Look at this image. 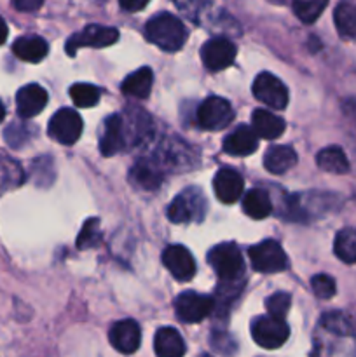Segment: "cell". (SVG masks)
I'll return each instance as SVG.
<instances>
[{"label":"cell","mask_w":356,"mask_h":357,"mask_svg":"<svg viewBox=\"0 0 356 357\" xmlns=\"http://www.w3.org/2000/svg\"><path fill=\"white\" fill-rule=\"evenodd\" d=\"M145 37L147 40L152 42L163 51L175 52L184 47L185 40H187V30L177 16L163 13L157 14L147 23Z\"/></svg>","instance_id":"1"},{"label":"cell","mask_w":356,"mask_h":357,"mask_svg":"<svg viewBox=\"0 0 356 357\" xmlns=\"http://www.w3.org/2000/svg\"><path fill=\"white\" fill-rule=\"evenodd\" d=\"M208 261L220 281L236 282L244 272V260L234 243H222L208 253Z\"/></svg>","instance_id":"2"},{"label":"cell","mask_w":356,"mask_h":357,"mask_svg":"<svg viewBox=\"0 0 356 357\" xmlns=\"http://www.w3.org/2000/svg\"><path fill=\"white\" fill-rule=\"evenodd\" d=\"M206 211V201L201 190L198 188H187L180 195L171 201L168 206V218L173 223H188L201 222Z\"/></svg>","instance_id":"3"},{"label":"cell","mask_w":356,"mask_h":357,"mask_svg":"<svg viewBox=\"0 0 356 357\" xmlns=\"http://www.w3.org/2000/svg\"><path fill=\"white\" fill-rule=\"evenodd\" d=\"M248 255H250L251 267L262 274H276L288 267V258H286L281 244L272 239L262 241V243L251 246Z\"/></svg>","instance_id":"4"},{"label":"cell","mask_w":356,"mask_h":357,"mask_svg":"<svg viewBox=\"0 0 356 357\" xmlns=\"http://www.w3.org/2000/svg\"><path fill=\"white\" fill-rule=\"evenodd\" d=\"M234 121V108L220 96L206 98L198 108V122L206 131L225 129Z\"/></svg>","instance_id":"5"},{"label":"cell","mask_w":356,"mask_h":357,"mask_svg":"<svg viewBox=\"0 0 356 357\" xmlns=\"http://www.w3.org/2000/svg\"><path fill=\"white\" fill-rule=\"evenodd\" d=\"M251 337L260 347L279 349L290 337V328L285 319L272 316L257 317L251 323Z\"/></svg>","instance_id":"6"},{"label":"cell","mask_w":356,"mask_h":357,"mask_svg":"<svg viewBox=\"0 0 356 357\" xmlns=\"http://www.w3.org/2000/svg\"><path fill=\"white\" fill-rule=\"evenodd\" d=\"M121 117L122 126H124L126 149H135V146L143 145V143L152 138V117L145 110L128 107L124 114H121Z\"/></svg>","instance_id":"7"},{"label":"cell","mask_w":356,"mask_h":357,"mask_svg":"<svg viewBox=\"0 0 356 357\" xmlns=\"http://www.w3.org/2000/svg\"><path fill=\"white\" fill-rule=\"evenodd\" d=\"M119 40V31L112 26H101V24H89L79 33L72 35L66 40V52L70 56H75L77 49L80 47H108Z\"/></svg>","instance_id":"8"},{"label":"cell","mask_w":356,"mask_h":357,"mask_svg":"<svg viewBox=\"0 0 356 357\" xmlns=\"http://www.w3.org/2000/svg\"><path fill=\"white\" fill-rule=\"evenodd\" d=\"M82 119L70 108H61L49 121V136L61 145H73L82 135Z\"/></svg>","instance_id":"9"},{"label":"cell","mask_w":356,"mask_h":357,"mask_svg":"<svg viewBox=\"0 0 356 357\" xmlns=\"http://www.w3.org/2000/svg\"><path fill=\"white\" fill-rule=\"evenodd\" d=\"M253 94L260 103L267 105L272 110H283L288 105V89L285 84L272 73H260L253 82Z\"/></svg>","instance_id":"10"},{"label":"cell","mask_w":356,"mask_h":357,"mask_svg":"<svg viewBox=\"0 0 356 357\" xmlns=\"http://www.w3.org/2000/svg\"><path fill=\"white\" fill-rule=\"evenodd\" d=\"M213 309H215V300L212 296L199 295V293L194 291L181 293L175 300L177 316L184 323H201L202 319H206L213 312Z\"/></svg>","instance_id":"11"},{"label":"cell","mask_w":356,"mask_h":357,"mask_svg":"<svg viewBox=\"0 0 356 357\" xmlns=\"http://www.w3.org/2000/svg\"><path fill=\"white\" fill-rule=\"evenodd\" d=\"M237 47L225 37H216L201 47V59L209 72H220L230 66L236 59Z\"/></svg>","instance_id":"12"},{"label":"cell","mask_w":356,"mask_h":357,"mask_svg":"<svg viewBox=\"0 0 356 357\" xmlns=\"http://www.w3.org/2000/svg\"><path fill=\"white\" fill-rule=\"evenodd\" d=\"M152 159L159 164L163 171H181L180 166L188 169L192 167V150L180 139H171V142L161 143Z\"/></svg>","instance_id":"13"},{"label":"cell","mask_w":356,"mask_h":357,"mask_svg":"<svg viewBox=\"0 0 356 357\" xmlns=\"http://www.w3.org/2000/svg\"><path fill=\"white\" fill-rule=\"evenodd\" d=\"M163 264L170 271V274L180 282L191 281L195 274L194 257L185 246H178V244L168 246L163 253Z\"/></svg>","instance_id":"14"},{"label":"cell","mask_w":356,"mask_h":357,"mask_svg":"<svg viewBox=\"0 0 356 357\" xmlns=\"http://www.w3.org/2000/svg\"><path fill=\"white\" fill-rule=\"evenodd\" d=\"M108 340L112 347L121 354H133L138 351L140 342H142V330L138 323L133 319L117 321L108 331Z\"/></svg>","instance_id":"15"},{"label":"cell","mask_w":356,"mask_h":357,"mask_svg":"<svg viewBox=\"0 0 356 357\" xmlns=\"http://www.w3.org/2000/svg\"><path fill=\"white\" fill-rule=\"evenodd\" d=\"M164 171L154 159H140L129 171V183L140 190H156L163 183Z\"/></svg>","instance_id":"16"},{"label":"cell","mask_w":356,"mask_h":357,"mask_svg":"<svg viewBox=\"0 0 356 357\" xmlns=\"http://www.w3.org/2000/svg\"><path fill=\"white\" fill-rule=\"evenodd\" d=\"M47 105V91L38 84H28L16 94L17 114L23 119H31L40 114Z\"/></svg>","instance_id":"17"},{"label":"cell","mask_w":356,"mask_h":357,"mask_svg":"<svg viewBox=\"0 0 356 357\" xmlns=\"http://www.w3.org/2000/svg\"><path fill=\"white\" fill-rule=\"evenodd\" d=\"M243 188L244 181L237 171L223 167V169H220L215 174L213 190H215L218 201H222L223 204H232V202H236L243 195Z\"/></svg>","instance_id":"18"},{"label":"cell","mask_w":356,"mask_h":357,"mask_svg":"<svg viewBox=\"0 0 356 357\" xmlns=\"http://www.w3.org/2000/svg\"><path fill=\"white\" fill-rule=\"evenodd\" d=\"M126 149L124 126L121 114H114L105 121L100 139V152L103 157H112Z\"/></svg>","instance_id":"19"},{"label":"cell","mask_w":356,"mask_h":357,"mask_svg":"<svg viewBox=\"0 0 356 357\" xmlns=\"http://www.w3.org/2000/svg\"><path fill=\"white\" fill-rule=\"evenodd\" d=\"M328 338L316 340L314 357H356V345L353 337L335 335L325 330Z\"/></svg>","instance_id":"20"},{"label":"cell","mask_w":356,"mask_h":357,"mask_svg":"<svg viewBox=\"0 0 356 357\" xmlns=\"http://www.w3.org/2000/svg\"><path fill=\"white\" fill-rule=\"evenodd\" d=\"M258 146V136L255 135V131L248 126H241L236 131L230 132L229 136L223 142V150H225L229 155L236 157H244L251 155V153L257 150Z\"/></svg>","instance_id":"21"},{"label":"cell","mask_w":356,"mask_h":357,"mask_svg":"<svg viewBox=\"0 0 356 357\" xmlns=\"http://www.w3.org/2000/svg\"><path fill=\"white\" fill-rule=\"evenodd\" d=\"M251 124L253 131L258 138L264 139H276L285 132L286 124L281 117L269 110H255L251 115Z\"/></svg>","instance_id":"22"},{"label":"cell","mask_w":356,"mask_h":357,"mask_svg":"<svg viewBox=\"0 0 356 357\" xmlns=\"http://www.w3.org/2000/svg\"><path fill=\"white\" fill-rule=\"evenodd\" d=\"M154 351L157 357H184L185 342L175 328H161L154 338Z\"/></svg>","instance_id":"23"},{"label":"cell","mask_w":356,"mask_h":357,"mask_svg":"<svg viewBox=\"0 0 356 357\" xmlns=\"http://www.w3.org/2000/svg\"><path fill=\"white\" fill-rule=\"evenodd\" d=\"M13 52L28 63H38L47 56L49 45L38 35H24L13 44Z\"/></svg>","instance_id":"24"},{"label":"cell","mask_w":356,"mask_h":357,"mask_svg":"<svg viewBox=\"0 0 356 357\" xmlns=\"http://www.w3.org/2000/svg\"><path fill=\"white\" fill-rule=\"evenodd\" d=\"M297 164V153L292 146L276 145L269 146L264 155V166L269 173L283 174Z\"/></svg>","instance_id":"25"},{"label":"cell","mask_w":356,"mask_h":357,"mask_svg":"<svg viewBox=\"0 0 356 357\" xmlns=\"http://www.w3.org/2000/svg\"><path fill=\"white\" fill-rule=\"evenodd\" d=\"M154 84V73L152 70L143 66V68L136 70V72L129 73L124 80H122V93L128 96L138 98V100H145L152 91Z\"/></svg>","instance_id":"26"},{"label":"cell","mask_w":356,"mask_h":357,"mask_svg":"<svg viewBox=\"0 0 356 357\" xmlns=\"http://www.w3.org/2000/svg\"><path fill=\"white\" fill-rule=\"evenodd\" d=\"M316 164L320 169L332 174H346L349 171V160L341 146H327L316 155Z\"/></svg>","instance_id":"27"},{"label":"cell","mask_w":356,"mask_h":357,"mask_svg":"<svg viewBox=\"0 0 356 357\" xmlns=\"http://www.w3.org/2000/svg\"><path fill=\"white\" fill-rule=\"evenodd\" d=\"M335 28L339 35L348 40H356V3L344 0L334 10Z\"/></svg>","instance_id":"28"},{"label":"cell","mask_w":356,"mask_h":357,"mask_svg":"<svg viewBox=\"0 0 356 357\" xmlns=\"http://www.w3.org/2000/svg\"><path fill=\"white\" fill-rule=\"evenodd\" d=\"M243 211L253 220H264L272 213V202L267 192L260 188L248 190L243 197Z\"/></svg>","instance_id":"29"},{"label":"cell","mask_w":356,"mask_h":357,"mask_svg":"<svg viewBox=\"0 0 356 357\" xmlns=\"http://www.w3.org/2000/svg\"><path fill=\"white\" fill-rule=\"evenodd\" d=\"M334 251L335 257L344 264H356V229L346 227V229L339 230L334 241Z\"/></svg>","instance_id":"30"},{"label":"cell","mask_w":356,"mask_h":357,"mask_svg":"<svg viewBox=\"0 0 356 357\" xmlns=\"http://www.w3.org/2000/svg\"><path fill=\"white\" fill-rule=\"evenodd\" d=\"M328 6V0H293V13L302 23H314L325 7Z\"/></svg>","instance_id":"31"},{"label":"cell","mask_w":356,"mask_h":357,"mask_svg":"<svg viewBox=\"0 0 356 357\" xmlns=\"http://www.w3.org/2000/svg\"><path fill=\"white\" fill-rule=\"evenodd\" d=\"M100 89L91 84H73L70 87V98H72L73 103L77 105L79 108H89L94 107V105L100 101Z\"/></svg>","instance_id":"32"},{"label":"cell","mask_w":356,"mask_h":357,"mask_svg":"<svg viewBox=\"0 0 356 357\" xmlns=\"http://www.w3.org/2000/svg\"><path fill=\"white\" fill-rule=\"evenodd\" d=\"M101 241V230H100V220L89 218L84 227L80 229L79 237H77V248L79 250H89V248L98 246Z\"/></svg>","instance_id":"33"},{"label":"cell","mask_w":356,"mask_h":357,"mask_svg":"<svg viewBox=\"0 0 356 357\" xmlns=\"http://www.w3.org/2000/svg\"><path fill=\"white\" fill-rule=\"evenodd\" d=\"M290 303H292V296L288 293H274L265 300V307H267L269 316L278 317V319H285V316L290 310Z\"/></svg>","instance_id":"34"},{"label":"cell","mask_w":356,"mask_h":357,"mask_svg":"<svg viewBox=\"0 0 356 357\" xmlns=\"http://www.w3.org/2000/svg\"><path fill=\"white\" fill-rule=\"evenodd\" d=\"M173 2L185 16H188L195 23L201 21V16L206 14L209 7V0H173Z\"/></svg>","instance_id":"35"},{"label":"cell","mask_w":356,"mask_h":357,"mask_svg":"<svg viewBox=\"0 0 356 357\" xmlns=\"http://www.w3.org/2000/svg\"><path fill=\"white\" fill-rule=\"evenodd\" d=\"M311 288H313L314 295L321 300H328L335 295V281L327 274L314 275L311 279Z\"/></svg>","instance_id":"36"},{"label":"cell","mask_w":356,"mask_h":357,"mask_svg":"<svg viewBox=\"0 0 356 357\" xmlns=\"http://www.w3.org/2000/svg\"><path fill=\"white\" fill-rule=\"evenodd\" d=\"M3 136H6L7 145L13 146V149H20V146H23L24 143L28 142V138H30V132H28L27 126L10 124L9 128L6 129V132H3Z\"/></svg>","instance_id":"37"},{"label":"cell","mask_w":356,"mask_h":357,"mask_svg":"<svg viewBox=\"0 0 356 357\" xmlns=\"http://www.w3.org/2000/svg\"><path fill=\"white\" fill-rule=\"evenodd\" d=\"M212 344L213 347H215V351L222 352V354L225 356H230L234 351H236V344H234L232 338H229L223 333H216L215 337H213Z\"/></svg>","instance_id":"38"},{"label":"cell","mask_w":356,"mask_h":357,"mask_svg":"<svg viewBox=\"0 0 356 357\" xmlns=\"http://www.w3.org/2000/svg\"><path fill=\"white\" fill-rule=\"evenodd\" d=\"M6 169L9 171V174L6 176V180L10 181V187H16V185H20L21 181H23V174H21L20 164H16L14 160H7Z\"/></svg>","instance_id":"39"},{"label":"cell","mask_w":356,"mask_h":357,"mask_svg":"<svg viewBox=\"0 0 356 357\" xmlns=\"http://www.w3.org/2000/svg\"><path fill=\"white\" fill-rule=\"evenodd\" d=\"M44 0H13V6L21 13H34V10L40 9Z\"/></svg>","instance_id":"40"},{"label":"cell","mask_w":356,"mask_h":357,"mask_svg":"<svg viewBox=\"0 0 356 357\" xmlns=\"http://www.w3.org/2000/svg\"><path fill=\"white\" fill-rule=\"evenodd\" d=\"M121 7L128 13H136V10L145 9V6L149 3V0H119Z\"/></svg>","instance_id":"41"},{"label":"cell","mask_w":356,"mask_h":357,"mask_svg":"<svg viewBox=\"0 0 356 357\" xmlns=\"http://www.w3.org/2000/svg\"><path fill=\"white\" fill-rule=\"evenodd\" d=\"M7 33H9V30H7V23L3 21V17L0 16V45L7 40Z\"/></svg>","instance_id":"42"},{"label":"cell","mask_w":356,"mask_h":357,"mask_svg":"<svg viewBox=\"0 0 356 357\" xmlns=\"http://www.w3.org/2000/svg\"><path fill=\"white\" fill-rule=\"evenodd\" d=\"M3 119H6V107H3V103L0 101V124H2Z\"/></svg>","instance_id":"43"},{"label":"cell","mask_w":356,"mask_h":357,"mask_svg":"<svg viewBox=\"0 0 356 357\" xmlns=\"http://www.w3.org/2000/svg\"><path fill=\"white\" fill-rule=\"evenodd\" d=\"M199 357H212V356H206V354H202V356H199Z\"/></svg>","instance_id":"44"}]
</instances>
